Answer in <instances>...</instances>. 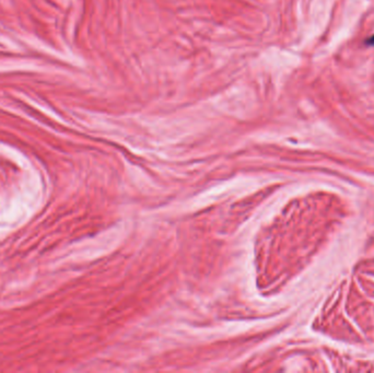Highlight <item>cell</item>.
Here are the masks:
<instances>
[{"label":"cell","mask_w":374,"mask_h":373,"mask_svg":"<svg viewBox=\"0 0 374 373\" xmlns=\"http://www.w3.org/2000/svg\"><path fill=\"white\" fill-rule=\"evenodd\" d=\"M366 44H367L368 46H374V34L371 36L370 39H368V40L366 41Z\"/></svg>","instance_id":"obj_1"}]
</instances>
